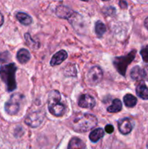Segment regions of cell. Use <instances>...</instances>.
I'll list each match as a JSON object with an SVG mask.
<instances>
[{
    "instance_id": "cell-14",
    "label": "cell",
    "mask_w": 148,
    "mask_h": 149,
    "mask_svg": "<svg viewBox=\"0 0 148 149\" xmlns=\"http://www.w3.org/2000/svg\"><path fill=\"white\" fill-rule=\"evenodd\" d=\"M104 135V132L102 128H96L94 130L91 131L89 134L90 141L93 143H97V141H100L102 138H103Z\"/></svg>"
},
{
    "instance_id": "cell-5",
    "label": "cell",
    "mask_w": 148,
    "mask_h": 149,
    "mask_svg": "<svg viewBox=\"0 0 148 149\" xmlns=\"http://www.w3.org/2000/svg\"><path fill=\"white\" fill-rule=\"evenodd\" d=\"M24 99V96L20 93H15L10 96V99L6 102L4 109L7 113L10 116L16 115L20 111V104Z\"/></svg>"
},
{
    "instance_id": "cell-16",
    "label": "cell",
    "mask_w": 148,
    "mask_h": 149,
    "mask_svg": "<svg viewBox=\"0 0 148 149\" xmlns=\"http://www.w3.org/2000/svg\"><path fill=\"white\" fill-rule=\"evenodd\" d=\"M136 95L143 100H148V88L145 83L141 82L136 89Z\"/></svg>"
},
{
    "instance_id": "cell-21",
    "label": "cell",
    "mask_w": 148,
    "mask_h": 149,
    "mask_svg": "<svg viewBox=\"0 0 148 149\" xmlns=\"http://www.w3.org/2000/svg\"><path fill=\"white\" fill-rule=\"evenodd\" d=\"M25 39H26L27 45H28L30 48H32V49H37V48L39 47H38L39 46V43L36 42H33V39H32L31 37H30V33H25Z\"/></svg>"
},
{
    "instance_id": "cell-24",
    "label": "cell",
    "mask_w": 148,
    "mask_h": 149,
    "mask_svg": "<svg viewBox=\"0 0 148 149\" xmlns=\"http://www.w3.org/2000/svg\"><path fill=\"white\" fill-rule=\"evenodd\" d=\"M105 131L109 134L113 133V131H114V127H113V125H107L105 126Z\"/></svg>"
},
{
    "instance_id": "cell-11",
    "label": "cell",
    "mask_w": 148,
    "mask_h": 149,
    "mask_svg": "<svg viewBox=\"0 0 148 149\" xmlns=\"http://www.w3.org/2000/svg\"><path fill=\"white\" fill-rule=\"evenodd\" d=\"M75 14V12L71 10L69 7H65V6H59L56 9V15L60 18L68 19L70 17H72Z\"/></svg>"
},
{
    "instance_id": "cell-22",
    "label": "cell",
    "mask_w": 148,
    "mask_h": 149,
    "mask_svg": "<svg viewBox=\"0 0 148 149\" xmlns=\"http://www.w3.org/2000/svg\"><path fill=\"white\" fill-rule=\"evenodd\" d=\"M141 55L142 57V59L145 62L148 63V45L145 47L142 48L140 52Z\"/></svg>"
},
{
    "instance_id": "cell-20",
    "label": "cell",
    "mask_w": 148,
    "mask_h": 149,
    "mask_svg": "<svg viewBox=\"0 0 148 149\" xmlns=\"http://www.w3.org/2000/svg\"><path fill=\"white\" fill-rule=\"evenodd\" d=\"M106 32V26L101 20H98L95 23V33L98 37H102Z\"/></svg>"
},
{
    "instance_id": "cell-1",
    "label": "cell",
    "mask_w": 148,
    "mask_h": 149,
    "mask_svg": "<svg viewBox=\"0 0 148 149\" xmlns=\"http://www.w3.org/2000/svg\"><path fill=\"white\" fill-rule=\"evenodd\" d=\"M98 121L94 115L90 113H77L73 115L69 125L77 132H86L91 130L97 125Z\"/></svg>"
},
{
    "instance_id": "cell-3",
    "label": "cell",
    "mask_w": 148,
    "mask_h": 149,
    "mask_svg": "<svg viewBox=\"0 0 148 149\" xmlns=\"http://www.w3.org/2000/svg\"><path fill=\"white\" fill-rule=\"evenodd\" d=\"M48 109L51 114L59 117L66 112V106L61 102L60 93L57 90H52L48 95Z\"/></svg>"
},
{
    "instance_id": "cell-12",
    "label": "cell",
    "mask_w": 148,
    "mask_h": 149,
    "mask_svg": "<svg viewBox=\"0 0 148 149\" xmlns=\"http://www.w3.org/2000/svg\"><path fill=\"white\" fill-rule=\"evenodd\" d=\"M17 59L19 63L22 64H25L28 62L30 59V54L28 49L22 48L17 52Z\"/></svg>"
},
{
    "instance_id": "cell-23",
    "label": "cell",
    "mask_w": 148,
    "mask_h": 149,
    "mask_svg": "<svg viewBox=\"0 0 148 149\" xmlns=\"http://www.w3.org/2000/svg\"><path fill=\"white\" fill-rule=\"evenodd\" d=\"M143 71V79L148 81V65H145L144 68L142 69Z\"/></svg>"
},
{
    "instance_id": "cell-19",
    "label": "cell",
    "mask_w": 148,
    "mask_h": 149,
    "mask_svg": "<svg viewBox=\"0 0 148 149\" xmlns=\"http://www.w3.org/2000/svg\"><path fill=\"white\" fill-rule=\"evenodd\" d=\"M123 102H124L125 106L129 108L134 107L137 103V99L135 96L131 94H126L123 97Z\"/></svg>"
},
{
    "instance_id": "cell-6",
    "label": "cell",
    "mask_w": 148,
    "mask_h": 149,
    "mask_svg": "<svg viewBox=\"0 0 148 149\" xmlns=\"http://www.w3.org/2000/svg\"><path fill=\"white\" fill-rule=\"evenodd\" d=\"M45 113L41 110H34L29 112L26 116L25 123L30 127H38L44 119Z\"/></svg>"
},
{
    "instance_id": "cell-15",
    "label": "cell",
    "mask_w": 148,
    "mask_h": 149,
    "mask_svg": "<svg viewBox=\"0 0 148 149\" xmlns=\"http://www.w3.org/2000/svg\"><path fill=\"white\" fill-rule=\"evenodd\" d=\"M16 18L21 24L24 25V26H29L33 22L32 17L29 15L23 13V12H18L16 14Z\"/></svg>"
},
{
    "instance_id": "cell-18",
    "label": "cell",
    "mask_w": 148,
    "mask_h": 149,
    "mask_svg": "<svg viewBox=\"0 0 148 149\" xmlns=\"http://www.w3.org/2000/svg\"><path fill=\"white\" fill-rule=\"evenodd\" d=\"M122 109V103L119 99H115L113 100L111 106L107 107V111L109 113H118Z\"/></svg>"
},
{
    "instance_id": "cell-25",
    "label": "cell",
    "mask_w": 148,
    "mask_h": 149,
    "mask_svg": "<svg viewBox=\"0 0 148 149\" xmlns=\"http://www.w3.org/2000/svg\"><path fill=\"white\" fill-rule=\"evenodd\" d=\"M3 23H4V17H3L2 14L0 13V27L2 26Z\"/></svg>"
},
{
    "instance_id": "cell-9",
    "label": "cell",
    "mask_w": 148,
    "mask_h": 149,
    "mask_svg": "<svg viewBox=\"0 0 148 149\" xmlns=\"http://www.w3.org/2000/svg\"><path fill=\"white\" fill-rule=\"evenodd\" d=\"M118 127L119 132L123 135H128L131 132L133 129L131 122L129 118H123L120 119L118 122Z\"/></svg>"
},
{
    "instance_id": "cell-10",
    "label": "cell",
    "mask_w": 148,
    "mask_h": 149,
    "mask_svg": "<svg viewBox=\"0 0 148 149\" xmlns=\"http://www.w3.org/2000/svg\"><path fill=\"white\" fill-rule=\"evenodd\" d=\"M67 58H68V53H67L66 51L64 50V49H61V50L56 52L52 56L50 61V65L52 66H55V65H59L65 60H66Z\"/></svg>"
},
{
    "instance_id": "cell-17",
    "label": "cell",
    "mask_w": 148,
    "mask_h": 149,
    "mask_svg": "<svg viewBox=\"0 0 148 149\" xmlns=\"http://www.w3.org/2000/svg\"><path fill=\"white\" fill-rule=\"evenodd\" d=\"M130 75L132 79L135 80V81H141L142 79H143V71H142V68L138 65H136L132 68Z\"/></svg>"
},
{
    "instance_id": "cell-7",
    "label": "cell",
    "mask_w": 148,
    "mask_h": 149,
    "mask_svg": "<svg viewBox=\"0 0 148 149\" xmlns=\"http://www.w3.org/2000/svg\"><path fill=\"white\" fill-rule=\"evenodd\" d=\"M103 78V72L99 66H94L89 71L86 76V79L90 85H97L102 81Z\"/></svg>"
},
{
    "instance_id": "cell-26",
    "label": "cell",
    "mask_w": 148,
    "mask_h": 149,
    "mask_svg": "<svg viewBox=\"0 0 148 149\" xmlns=\"http://www.w3.org/2000/svg\"><path fill=\"white\" fill-rule=\"evenodd\" d=\"M145 26L146 27V29L148 30V17L145 20Z\"/></svg>"
},
{
    "instance_id": "cell-2",
    "label": "cell",
    "mask_w": 148,
    "mask_h": 149,
    "mask_svg": "<svg viewBox=\"0 0 148 149\" xmlns=\"http://www.w3.org/2000/svg\"><path fill=\"white\" fill-rule=\"evenodd\" d=\"M17 66L15 63L3 65L0 67V77L6 84L8 92H12L17 88L15 80V73Z\"/></svg>"
},
{
    "instance_id": "cell-4",
    "label": "cell",
    "mask_w": 148,
    "mask_h": 149,
    "mask_svg": "<svg viewBox=\"0 0 148 149\" xmlns=\"http://www.w3.org/2000/svg\"><path fill=\"white\" fill-rule=\"evenodd\" d=\"M136 55V50H132L127 55L120 57H116L113 61V65L118 72L123 77L126 76V71L127 67L133 61Z\"/></svg>"
},
{
    "instance_id": "cell-13",
    "label": "cell",
    "mask_w": 148,
    "mask_h": 149,
    "mask_svg": "<svg viewBox=\"0 0 148 149\" xmlns=\"http://www.w3.org/2000/svg\"><path fill=\"white\" fill-rule=\"evenodd\" d=\"M68 149H86V148L82 140L75 137L70 141Z\"/></svg>"
},
{
    "instance_id": "cell-8",
    "label": "cell",
    "mask_w": 148,
    "mask_h": 149,
    "mask_svg": "<svg viewBox=\"0 0 148 149\" xmlns=\"http://www.w3.org/2000/svg\"><path fill=\"white\" fill-rule=\"evenodd\" d=\"M78 106L83 109H93L95 106V99L89 94H84L80 96L78 101Z\"/></svg>"
}]
</instances>
